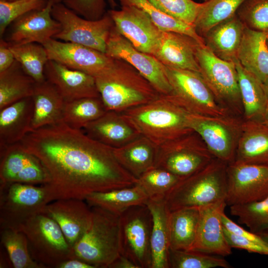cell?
Instances as JSON below:
<instances>
[{
  "label": "cell",
  "instance_id": "cell-1",
  "mask_svg": "<svg viewBox=\"0 0 268 268\" xmlns=\"http://www.w3.org/2000/svg\"><path fill=\"white\" fill-rule=\"evenodd\" d=\"M47 170L53 201L84 200L94 192L135 185L137 179L118 162L114 148L63 121L30 131L19 142Z\"/></svg>",
  "mask_w": 268,
  "mask_h": 268
},
{
  "label": "cell",
  "instance_id": "cell-2",
  "mask_svg": "<svg viewBox=\"0 0 268 268\" xmlns=\"http://www.w3.org/2000/svg\"><path fill=\"white\" fill-rule=\"evenodd\" d=\"M94 78L107 111L123 113L160 96L146 78L122 60L115 59L110 69Z\"/></svg>",
  "mask_w": 268,
  "mask_h": 268
},
{
  "label": "cell",
  "instance_id": "cell-3",
  "mask_svg": "<svg viewBox=\"0 0 268 268\" xmlns=\"http://www.w3.org/2000/svg\"><path fill=\"white\" fill-rule=\"evenodd\" d=\"M187 113L168 95H160L151 102L122 113L141 135L159 146L194 132L187 125Z\"/></svg>",
  "mask_w": 268,
  "mask_h": 268
},
{
  "label": "cell",
  "instance_id": "cell-4",
  "mask_svg": "<svg viewBox=\"0 0 268 268\" xmlns=\"http://www.w3.org/2000/svg\"><path fill=\"white\" fill-rule=\"evenodd\" d=\"M227 167V163L214 158L198 172L182 179L165 198L169 211L225 200Z\"/></svg>",
  "mask_w": 268,
  "mask_h": 268
},
{
  "label": "cell",
  "instance_id": "cell-5",
  "mask_svg": "<svg viewBox=\"0 0 268 268\" xmlns=\"http://www.w3.org/2000/svg\"><path fill=\"white\" fill-rule=\"evenodd\" d=\"M91 208V223L73 247L74 257L94 268H109L121 254L120 215L97 206Z\"/></svg>",
  "mask_w": 268,
  "mask_h": 268
},
{
  "label": "cell",
  "instance_id": "cell-6",
  "mask_svg": "<svg viewBox=\"0 0 268 268\" xmlns=\"http://www.w3.org/2000/svg\"><path fill=\"white\" fill-rule=\"evenodd\" d=\"M53 201L45 185L0 183V228L20 231L31 218Z\"/></svg>",
  "mask_w": 268,
  "mask_h": 268
},
{
  "label": "cell",
  "instance_id": "cell-7",
  "mask_svg": "<svg viewBox=\"0 0 268 268\" xmlns=\"http://www.w3.org/2000/svg\"><path fill=\"white\" fill-rule=\"evenodd\" d=\"M20 231L27 238L31 257L43 268H58L64 261L74 258L73 249L60 227L45 213L33 216Z\"/></svg>",
  "mask_w": 268,
  "mask_h": 268
},
{
  "label": "cell",
  "instance_id": "cell-8",
  "mask_svg": "<svg viewBox=\"0 0 268 268\" xmlns=\"http://www.w3.org/2000/svg\"><path fill=\"white\" fill-rule=\"evenodd\" d=\"M164 67L172 88L167 95L188 112L210 116L229 115V111L217 101L200 72Z\"/></svg>",
  "mask_w": 268,
  "mask_h": 268
},
{
  "label": "cell",
  "instance_id": "cell-9",
  "mask_svg": "<svg viewBox=\"0 0 268 268\" xmlns=\"http://www.w3.org/2000/svg\"><path fill=\"white\" fill-rule=\"evenodd\" d=\"M52 15L61 26L59 32L54 39L105 53L107 41L114 26L107 12L99 19L89 20L61 2L53 4Z\"/></svg>",
  "mask_w": 268,
  "mask_h": 268
},
{
  "label": "cell",
  "instance_id": "cell-10",
  "mask_svg": "<svg viewBox=\"0 0 268 268\" xmlns=\"http://www.w3.org/2000/svg\"><path fill=\"white\" fill-rule=\"evenodd\" d=\"M152 217L146 204L132 206L120 215L121 253L137 268H151Z\"/></svg>",
  "mask_w": 268,
  "mask_h": 268
},
{
  "label": "cell",
  "instance_id": "cell-11",
  "mask_svg": "<svg viewBox=\"0 0 268 268\" xmlns=\"http://www.w3.org/2000/svg\"><path fill=\"white\" fill-rule=\"evenodd\" d=\"M197 58L200 72L217 101L229 111H243L235 63L218 58L204 44L199 46Z\"/></svg>",
  "mask_w": 268,
  "mask_h": 268
},
{
  "label": "cell",
  "instance_id": "cell-12",
  "mask_svg": "<svg viewBox=\"0 0 268 268\" xmlns=\"http://www.w3.org/2000/svg\"><path fill=\"white\" fill-rule=\"evenodd\" d=\"M186 120L214 157L227 164L234 161L242 122L230 115L210 116L189 112Z\"/></svg>",
  "mask_w": 268,
  "mask_h": 268
},
{
  "label": "cell",
  "instance_id": "cell-13",
  "mask_svg": "<svg viewBox=\"0 0 268 268\" xmlns=\"http://www.w3.org/2000/svg\"><path fill=\"white\" fill-rule=\"evenodd\" d=\"M213 159L200 136L193 132L159 146L155 167L184 179L202 169Z\"/></svg>",
  "mask_w": 268,
  "mask_h": 268
},
{
  "label": "cell",
  "instance_id": "cell-14",
  "mask_svg": "<svg viewBox=\"0 0 268 268\" xmlns=\"http://www.w3.org/2000/svg\"><path fill=\"white\" fill-rule=\"evenodd\" d=\"M105 53L112 58L122 60L132 66L160 95L171 93L172 88L164 66L153 55L136 49L114 26L107 41Z\"/></svg>",
  "mask_w": 268,
  "mask_h": 268
},
{
  "label": "cell",
  "instance_id": "cell-15",
  "mask_svg": "<svg viewBox=\"0 0 268 268\" xmlns=\"http://www.w3.org/2000/svg\"><path fill=\"white\" fill-rule=\"evenodd\" d=\"M227 177L225 201L229 206L260 201L268 196V165L233 161L227 165Z\"/></svg>",
  "mask_w": 268,
  "mask_h": 268
},
{
  "label": "cell",
  "instance_id": "cell-16",
  "mask_svg": "<svg viewBox=\"0 0 268 268\" xmlns=\"http://www.w3.org/2000/svg\"><path fill=\"white\" fill-rule=\"evenodd\" d=\"M107 12L117 31L136 49L153 55L158 44L162 30L140 9L130 5Z\"/></svg>",
  "mask_w": 268,
  "mask_h": 268
},
{
  "label": "cell",
  "instance_id": "cell-17",
  "mask_svg": "<svg viewBox=\"0 0 268 268\" xmlns=\"http://www.w3.org/2000/svg\"><path fill=\"white\" fill-rule=\"evenodd\" d=\"M49 60H54L94 77L110 69L115 59L94 49L72 43L50 39L43 44Z\"/></svg>",
  "mask_w": 268,
  "mask_h": 268
},
{
  "label": "cell",
  "instance_id": "cell-18",
  "mask_svg": "<svg viewBox=\"0 0 268 268\" xmlns=\"http://www.w3.org/2000/svg\"><path fill=\"white\" fill-rule=\"evenodd\" d=\"M0 183L18 182L45 185L48 173L41 161L19 142L0 147Z\"/></svg>",
  "mask_w": 268,
  "mask_h": 268
},
{
  "label": "cell",
  "instance_id": "cell-19",
  "mask_svg": "<svg viewBox=\"0 0 268 268\" xmlns=\"http://www.w3.org/2000/svg\"><path fill=\"white\" fill-rule=\"evenodd\" d=\"M225 200L201 206L196 241L192 251L225 257L232 254V248L225 236L222 214L227 206Z\"/></svg>",
  "mask_w": 268,
  "mask_h": 268
},
{
  "label": "cell",
  "instance_id": "cell-20",
  "mask_svg": "<svg viewBox=\"0 0 268 268\" xmlns=\"http://www.w3.org/2000/svg\"><path fill=\"white\" fill-rule=\"evenodd\" d=\"M54 3L48 0L43 8L30 11L10 25L7 42L11 45L36 43L43 45L59 32L60 23L52 16Z\"/></svg>",
  "mask_w": 268,
  "mask_h": 268
},
{
  "label": "cell",
  "instance_id": "cell-21",
  "mask_svg": "<svg viewBox=\"0 0 268 268\" xmlns=\"http://www.w3.org/2000/svg\"><path fill=\"white\" fill-rule=\"evenodd\" d=\"M82 200L60 199L47 204L42 213L55 220L73 249L91 223L92 211Z\"/></svg>",
  "mask_w": 268,
  "mask_h": 268
},
{
  "label": "cell",
  "instance_id": "cell-22",
  "mask_svg": "<svg viewBox=\"0 0 268 268\" xmlns=\"http://www.w3.org/2000/svg\"><path fill=\"white\" fill-rule=\"evenodd\" d=\"M44 74L46 79L55 86L65 101L100 97L95 78L84 72L49 60Z\"/></svg>",
  "mask_w": 268,
  "mask_h": 268
},
{
  "label": "cell",
  "instance_id": "cell-23",
  "mask_svg": "<svg viewBox=\"0 0 268 268\" xmlns=\"http://www.w3.org/2000/svg\"><path fill=\"white\" fill-rule=\"evenodd\" d=\"M203 44L186 34L162 31L153 56L165 66L200 72L197 52Z\"/></svg>",
  "mask_w": 268,
  "mask_h": 268
},
{
  "label": "cell",
  "instance_id": "cell-24",
  "mask_svg": "<svg viewBox=\"0 0 268 268\" xmlns=\"http://www.w3.org/2000/svg\"><path fill=\"white\" fill-rule=\"evenodd\" d=\"M82 130L91 138L113 148L122 147L141 135L122 113L113 111H107Z\"/></svg>",
  "mask_w": 268,
  "mask_h": 268
},
{
  "label": "cell",
  "instance_id": "cell-25",
  "mask_svg": "<svg viewBox=\"0 0 268 268\" xmlns=\"http://www.w3.org/2000/svg\"><path fill=\"white\" fill-rule=\"evenodd\" d=\"M33 114L32 96L0 109V148L23 139L30 131Z\"/></svg>",
  "mask_w": 268,
  "mask_h": 268
},
{
  "label": "cell",
  "instance_id": "cell-26",
  "mask_svg": "<svg viewBox=\"0 0 268 268\" xmlns=\"http://www.w3.org/2000/svg\"><path fill=\"white\" fill-rule=\"evenodd\" d=\"M234 161L268 165V126L263 122L245 120L242 122Z\"/></svg>",
  "mask_w": 268,
  "mask_h": 268
},
{
  "label": "cell",
  "instance_id": "cell-27",
  "mask_svg": "<svg viewBox=\"0 0 268 268\" xmlns=\"http://www.w3.org/2000/svg\"><path fill=\"white\" fill-rule=\"evenodd\" d=\"M268 32L245 27L237 53L241 66L263 84L268 81Z\"/></svg>",
  "mask_w": 268,
  "mask_h": 268
},
{
  "label": "cell",
  "instance_id": "cell-28",
  "mask_svg": "<svg viewBox=\"0 0 268 268\" xmlns=\"http://www.w3.org/2000/svg\"><path fill=\"white\" fill-rule=\"evenodd\" d=\"M245 27L236 14L211 28L202 38L205 45L217 57L234 62Z\"/></svg>",
  "mask_w": 268,
  "mask_h": 268
},
{
  "label": "cell",
  "instance_id": "cell-29",
  "mask_svg": "<svg viewBox=\"0 0 268 268\" xmlns=\"http://www.w3.org/2000/svg\"><path fill=\"white\" fill-rule=\"evenodd\" d=\"M146 205L152 217L151 236V268H169V211L165 198L148 199Z\"/></svg>",
  "mask_w": 268,
  "mask_h": 268
},
{
  "label": "cell",
  "instance_id": "cell-30",
  "mask_svg": "<svg viewBox=\"0 0 268 268\" xmlns=\"http://www.w3.org/2000/svg\"><path fill=\"white\" fill-rule=\"evenodd\" d=\"M32 97L34 114L30 131L63 121L65 101L49 81L36 83Z\"/></svg>",
  "mask_w": 268,
  "mask_h": 268
},
{
  "label": "cell",
  "instance_id": "cell-31",
  "mask_svg": "<svg viewBox=\"0 0 268 268\" xmlns=\"http://www.w3.org/2000/svg\"><path fill=\"white\" fill-rule=\"evenodd\" d=\"M158 148L151 140L141 135L113 150L119 163L137 179L155 167Z\"/></svg>",
  "mask_w": 268,
  "mask_h": 268
},
{
  "label": "cell",
  "instance_id": "cell-32",
  "mask_svg": "<svg viewBox=\"0 0 268 268\" xmlns=\"http://www.w3.org/2000/svg\"><path fill=\"white\" fill-rule=\"evenodd\" d=\"M199 219V207H185L170 212V248L192 251L196 241Z\"/></svg>",
  "mask_w": 268,
  "mask_h": 268
},
{
  "label": "cell",
  "instance_id": "cell-33",
  "mask_svg": "<svg viewBox=\"0 0 268 268\" xmlns=\"http://www.w3.org/2000/svg\"><path fill=\"white\" fill-rule=\"evenodd\" d=\"M235 64L245 120L262 122L268 99L263 83L245 69L236 59Z\"/></svg>",
  "mask_w": 268,
  "mask_h": 268
},
{
  "label": "cell",
  "instance_id": "cell-34",
  "mask_svg": "<svg viewBox=\"0 0 268 268\" xmlns=\"http://www.w3.org/2000/svg\"><path fill=\"white\" fill-rule=\"evenodd\" d=\"M148 199L142 188L135 184L129 187L92 193L84 200L90 207H99L120 215L132 206L145 204Z\"/></svg>",
  "mask_w": 268,
  "mask_h": 268
},
{
  "label": "cell",
  "instance_id": "cell-35",
  "mask_svg": "<svg viewBox=\"0 0 268 268\" xmlns=\"http://www.w3.org/2000/svg\"><path fill=\"white\" fill-rule=\"evenodd\" d=\"M36 83L15 60L10 67L0 72V109L31 97Z\"/></svg>",
  "mask_w": 268,
  "mask_h": 268
},
{
  "label": "cell",
  "instance_id": "cell-36",
  "mask_svg": "<svg viewBox=\"0 0 268 268\" xmlns=\"http://www.w3.org/2000/svg\"><path fill=\"white\" fill-rule=\"evenodd\" d=\"M245 0H207L201 3L194 24L197 33L202 37L213 27L236 14Z\"/></svg>",
  "mask_w": 268,
  "mask_h": 268
},
{
  "label": "cell",
  "instance_id": "cell-37",
  "mask_svg": "<svg viewBox=\"0 0 268 268\" xmlns=\"http://www.w3.org/2000/svg\"><path fill=\"white\" fill-rule=\"evenodd\" d=\"M107 111L100 97L79 98L65 101L63 120L72 128L82 130Z\"/></svg>",
  "mask_w": 268,
  "mask_h": 268
},
{
  "label": "cell",
  "instance_id": "cell-38",
  "mask_svg": "<svg viewBox=\"0 0 268 268\" xmlns=\"http://www.w3.org/2000/svg\"><path fill=\"white\" fill-rule=\"evenodd\" d=\"M8 44L15 60L27 74L36 83L46 80L44 69L49 59L47 51L43 45L36 43Z\"/></svg>",
  "mask_w": 268,
  "mask_h": 268
},
{
  "label": "cell",
  "instance_id": "cell-39",
  "mask_svg": "<svg viewBox=\"0 0 268 268\" xmlns=\"http://www.w3.org/2000/svg\"><path fill=\"white\" fill-rule=\"evenodd\" d=\"M119 0L121 6H134L142 10L161 30L186 34L204 44L203 38L197 33L194 25L162 12L148 0Z\"/></svg>",
  "mask_w": 268,
  "mask_h": 268
},
{
  "label": "cell",
  "instance_id": "cell-40",
  "mask_svg": "<svg viewBox=\"0 0 268 268\" xmlns=\"http://www.w3.org/2000/svg\"><path fill=\"white\" fill-rule=\"evenodd\" d=\"M0 242L15 268H43L31 257L27 238L21 231L0 228Z\"/></svg>",
  "mask_w": 268,
  "mask_h": 268
},
{
  "label": "cell",
  "instance_id": "cell-41",
  "mask_svg": "<svg viewBox=\"0 0 268 268\" xmlns=\"http://www.w3.org/2000/svg\"><path fill=\"white\" fill-rule=\"evenodd\" d=\"M230 212L252 232L268 231V196L260 201L231 205Z\"/></svg>",
  "mask_w": 268,
  "mask_h": 268
},
{
  "label": "cell",
  "instance_id": "cell-42",
  "mask_svg": "<svg viewBox=\"0 0 268 268\" xmlns=\"http://www.w3.org/2000/svg\"><path fill=\"white\" fill-rule=\"evenodd\" d=\"M182 179L165 169L155 167L137 178L135 184L149 199L165 198Z\"/></svg>",
  "mask_w": 268,
  "mask_h": 268
},
{
  "label": "cell",
  "instance_id": "cell-43",
  "mask_svg": "<svg viewBox=\"0 0 268 268\" xmlns=\"http://www.w3.org/2000/svg\"><path fill=\"white\" fill-rule=\"evenodd\" d=\"M169 268H229L230 265L223 258L214 255L194 251L169 249Z\"/></svg>",
  "mask_w": 268,
  "mask_h": 268
},
{
  "label": "cell",
  "instance_id": "cell-44",
  "mask_svg": "<svg viewBox=\"0 0 268 268\" xmlns=\"http://www.w3.org/2000/svg\"><path fill=\"white\" fill-rule=\"evenodd\" d=\"M236 15L246 27L268 32V0H245Z\"/></svg>",
  "mask_w": 268,
  "mask_h": 268
},
{
  "label": "cell",
  "instance_id": "cell-45",
  "mask_svg": "<svg viewBox=\"0 0 268 268\" xmlns=\"http://www.w3.org/2000/svg\"><path fill=\"white\" fill-rule=\"evenodd\" d=\"M48 0H0V36L16 19L30 11L41 9Z\"/></svg>",
  "mask_w": 268,
  "mask_h": 268
},
{
  "label": "cell",
  "instance_id": "cell-46",
  "mask_svg": "<svg viewBox=\"0 0 268 268\" xmlns=\"http://www.w3.org/2000/svg\"><path fill=\"white\" fill-rule=\"evenodd\" d=\"M162 12L194 25L201 3L193 0H148Z\"/></svg>",
  "mask_w": 268,
  "mask_h": 268
},
{
  "label": "cell",
  "instance_id": "cell-47",
  "mask_svg": "<svg viewBox=\"0 0 268 268\" xmlns=\"http://www.w3.org/2000/svg\"><path fill=\"white\" fill-rule=\"evenodd\" d=\"M62 3L79 16L91 20L99 19L106 13L107 3L113 9L117 5L116 0H63Z\"/></svg>",
  "mask_w": 268,
  "mask_h": 268
},
{
  "label": "cell",
  "instance_id": "cell-48",
  "mask_svg": "<svg viewBox=\"0 0 268 268\" xmlns=\"http://www.w3.org/2000/svg\"><path fill=\"white\" fill-rule=\"evenodd\" d=\"M225 238L232 248L245 250L250 253L268 256V244L249 240L235 235L224 228Z\"/></svg>",
  "mask_w": 268,
  "mask_h": 268
},
{
  "label": "cell",
  "instance_id": "cell-49",
  "mask_svg": "<svg viewBox=\"0 0 268 268\" xmlns=\"http://www.w3.org/2000/svg\"><path fill=\"white\" fill-rule=\"evenodd\" d=\"M15 61L7 42L0 38V72L10 67Z\"/></svg>",
  "mask_w": 268,
  "mask_h": 268
},
{
  "label": "cell",
  "instance_id": "cell-50",
  "mask_svg": "<svg viewBox=\"0 0 268 268\" xmlns=\"http://www.w3.org/2000/svg\"><path fill=\"white\" fill-rule=\"evenodd\" d=\"M58 268H94V267L80 259L72 258L61 263Z\"/></svg>",
  "mask_w": 268,
  "mask_h": 268
},
{
  "label": "cell",
  "instance_id": "cell-51",
  "mask_svg": "<svg viewBox=\"0 0 268 268\" xmlns=\"http://www.w3.org/2000/svg\"><path fill=\"white\" fill-rule=\"evenodd\" d=\"M109 268H137L129 258L121 254V255L110 266Z\"/></svg>",
  "mask_w": 268,
  "mask_h": 268
},
{
  "label": "cell",
  "instance_id": "cell-52",
  "mask_svg": "<svg viewBox=\"0 0 268 268\" xmlns=\"http://www.w3.org/2000/svg\"><path fill=\"white\" fill-rule=\"evenodd\" d=\"M262 122L268 126V102L263 116Z\"/></svg>",
  "mask_w": 268,
  "mask_h": 268
},
{
  "label": "cell",
  "instance_id": "cell-53",
  "mask_svg": "<svg viewBox=\"0 0 268 268\" xmlns=\"http://www.w3.org/2000/svg\"><path fill=\"white\" fill-rule=\"evenodd\" d=\"M258 234L268 244V231L260 233Z\"/></svg>",
  "mask_w": 268,
  "mask_h": 268
},
{
  "label": "cell",
  "instance_id": "cell-54",
  "mask_svg": "<svg viewBox=\"0 0 268 268\" xmlns=\"http://www.w3.org/2000/svg\"><path fill=\"white\" fill-rule=\"evenodd\" d=\"M263 85L268 99V81L263 84Z\"/></svg>",
  "mask_w": 268,
  "mask_h": 268
},
{
  "label": "cell",
  "instance_id": "cell-55",
  "mask_svg": "<svg viewBox=\"0 0 268 268\" xmlns=\"http://www.w3.org/2000/svg\"><path fill=\"white\" fill-rule=\"evenodd\" d=\"M52 0L54 3H61L63 2V0Z\"/></svg>",
  "mask_w": 268,
  "mask_h": 268
},
{
  "label": "cell",
  "instance_id": "cell-56",
  "mask_svg": "<svg viewBox=\"0 0 268 268\" xmlns=\"http://www.w3.org/2000/svg\"><path fill=\"white\" fill-rule=\"evenodd\" d=\"M267 46H268V38H267Z\"/></svg>",
  "mask_w": 268,
  "mask_h": 268
},
{
  "label": "cell",
  "instance_id": "cell-57",
  "mask_svg": "<svg viewBox=\"0 0 268 268\" xmlns=\"http://www.w3.org/2000/svg\"><path fill=\"white\" fill-rule=\"evenodd\" d=\"M4 0L11 1V0Z\"/></svg>",
  "mask_w": 268,
  "mask_h": 268
},
{
  "label": "cell",
  "instance_id": "cell-58",
  "mask_svg": "<svg viewBox=\"0 0 268 268\" xmlns=\"http://www.w3.org/2000/svg\"><path fill=\"white\" fill-rule=\"evenodd\" d=\"M204 1H207V0H203Z\"/></svg>",
  "mask_w": 268,
  "mask_h": 268
}]
</instances>
